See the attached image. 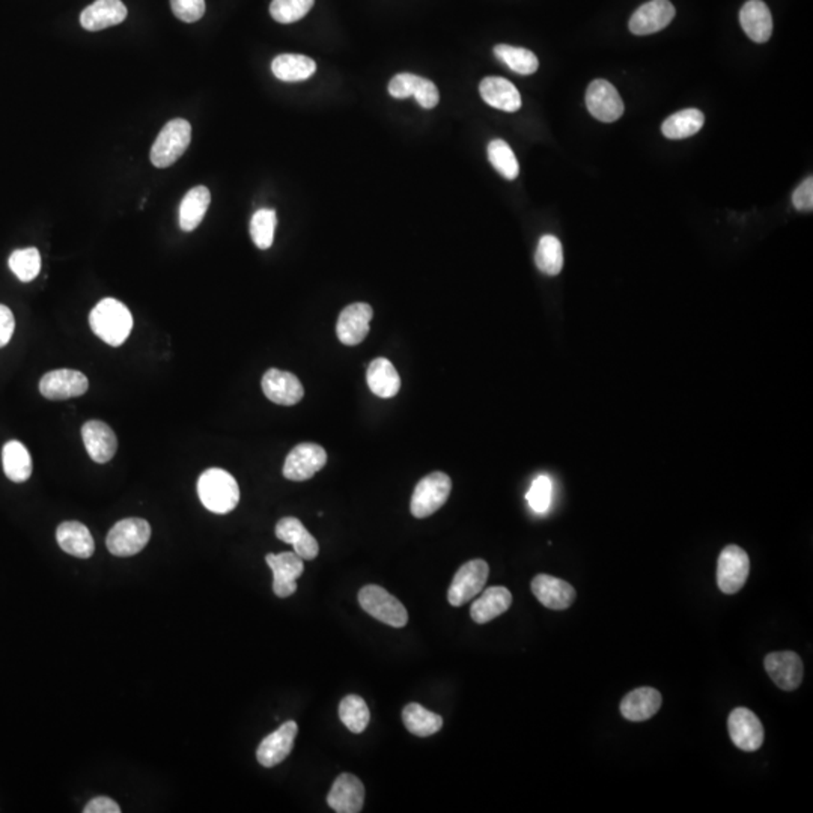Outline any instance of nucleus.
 <instances>
[{
	"label": "nucleus",
	"instance_id": "1",
	"mask_svg": "<svg viewBox=\"0 0 813 813\" xmlns=\"http://www.w3.org/2000/svg\"><path fill=\"white\" fill-rule=\"evenodd\" d=\"M89 326L106 344L119 347L130 336L133 317L121 301L117 299H103L89 313Z\"/></svg>",
	"mask_w": 813,
	"mask_h": 813
},
{
	"label": "nucleus",
	"instance_id": "2",
	"mask_svg": "<svg viewBox=\"0 0 813 813\" xmlns=\"http://www.w3.org/2000/svg\"><path fill=\"white\" fill-rule=\"evenodd\" d=\"M198 494L205 508L214 513H228L239 502V483L227 470L208 469L198 479Z\"/></svg>",
	"mask_w": 813,
	"mask_h": 813
},
{
	"label": "nucleus",
	"instance_id": "3",
	"mask_svg": "<svg viewBox=\"0 0 813 813\" xmlns=\"http://www.w3.org/2000/svg\"><path fill=\"white\" fill-rule=\"evenodd\" d=\"M192 139V126L190 122L181 117L168 122L160 133L157 136L153 148H151V163L156 168L165 169L174 165L179 157L186 153Z\"/></svg>",
	"mask_w": 813,
	"mask_h": 813
},
{
	"label": "nucleus",
	"instance_id": "4",
	"mask_svg": "<svg viewBox=\"0 0 813 813\" xmlns=\"http://www.w3.org/2000/svg\"><path fill=\"white\" fill-rule=\"evenodd\" d=\"M359 603L366 614L386 625L402 628L409 622V614L404 605L389 594L384 587L377 584L361 587L359 591Z\"/></svg>",
	"mask_w": 813,
	"mask_h": 813
},
{
	"label": "nucleus",
	"instance_id": "5",
	"mask_svg": "<svg viewBox=\"0 0 813 813\" xmlns=\"http://www.w3.org/2000/svg\"><path fill=\"white\" fill-rule=\"evenodd\" d=\"M452 490V481L443 472H434L419 481L414 488L410 511L413 517L426 518L437 513L446 502Z\"/></svg>",
	"mask_w": 813,
	"mask_h": 813
},
{
	"label": "nucleus",
	"instance_id": "6",
	"mask_svg": "<svg viewBox=\"0 0 813 813\" xmlns=\"http://www.w3.org/2000/svg\"><path fill=\"white\" fill-rule=\"evenodd\" d=\"M151 540V526L144 518H126L117 522L107 535V548L115 556H135Z\"/></svg>",
	"mask_w": 813,
	"mask_h": 813
},
{
	"label": "nucleus",
	"instance_id": "7",
	"mask_svg": "<svg viewBox=\"0 0 813 813\" xmlns=\"http://www.w3.org/2000/svg\"><path fill=\"white\" fill-rule=\"evenodd\" d=\"M490 575V566L483 559L465 562L464 565L453 575L449 586L448 601L453 607H462L465 603L473 600L483 591Z\"/></svg>",
	"mask_w": 813,
	"mask_h": 813
},
{
	"label": "nucleus",
	"instance_id": "8",
	"mask_svg": "<svg viewBox=\"0 0 813 813\" xmlns=\"http://www.w3.org/2000/svg\"><path fill=\"white\" fill-rule=\"evenodd\" d=\"M750 573L747 553L738 545L723 548L717 562V584L720 591L734 595L743 589Z\"/></svg>",
	"mask_w": 813,
	"mask_h": 813
},
{
	"label": "nucleus",
	"instance_id": "9",
	"mask_svg": "<svg viewBox=\"0 0 813 813\" xmlns=\"http://www.w3.org/2000/svg\"><path fill=\"white\" fill-rule=\"evenodd\" d=\"M326 462V449L320 444H297L296 448L288 453L283 464V476L294 483H303L322 470Z\"/></svg>",
	"mask_w": 813,
	"mask_h": 813
},
{
	"label": "nucleus",
	"instance_id": "10",
	"mask_svg": "<svg viewBox=\"0 0 813 813\" xmlns=\"http://www.w3.org/2000/svg\"><path fill=\"white\" fill-rule=\"evenodd\" d=\"M732 743L744 752H757L764 744V727L757 714L748 708H736L727 718Z\"/></svg>",
	"mask_w": 813,
	"mask_h": 813
},
{
	"label": "nucleus",
	"instance_id": "11",
	"mask_svg": "<svg viewBox=\"0 0 813 813\" xmlns=\"http://www.w3.org/2000/svg\"><path fill=\"white\" fill-rule=\"evenodd\" d=\"M587 110L601 122L618 121L624 115V101L612 83L596 78L586 91Z\"/></svg>",
	"mask_w": 813,
	"mask_h": 813
},
{
	"label": "nucleus",
	"instance_id": "12",
	"mask_svg": "<svg viewBox=\"0 0 813 813\" xmlns=\"http://www.w3.org/2000/svg\"><path fill=\"white\" fill-rule=\"evenodd\" d=\"M89 389L87 377L80 371H50L39 381V391L44 398L52 401L70 400L86 393Z\"/></svg>",
	"mask_w": 813,
	"mask_h": 813
},
{
	"label": "nucleus",
	"instance_id": "13",
	"mask_svg": "<svg viewBox=\"0 0 813 813\" xmlns=\"http://www.w3.org/2000/svg\"><path fill=\"white\" fill-rule=\"evenodd\" d=\"M767 674L775 681L778 688L783 692H794L800 687L805 676V666L800 655L792 651H780L771 653L764 660Z\"/></svg>",
	"mask_w": 813,
	"mask_h": 813
},
{
	"label": "nucleus",
	"instance_id": "14",
	"mask_svg": "<svg viewBox=\"0 0 813 813\" xmlns=\"http://www.w3.org/2000/svg\"><path fill=\"white\" fill-rule=\"evenodd\" d=\"M267 564L273 571V591L279 598H288L297 591V579L305 571L303 559L296 552L267 554Z\"/></svg>",
	"mask_w": 813,
	"mask_h": 813
},
{
	"label": "nucleus",
	"instance_id": "15",
	"mask_svg": "<svg viewBox=\"0 0 813 813\" xmlns=\"http://www.w3.org/2000/svg\"><path fill=\"white\" fill-rule=\"evenodd\" d=\"M675 13V6L669 0H651L631 15L628 26L635 36H651L669 26Z\"/></svg>",
	"mask_w": 813,
	"mask_h": 813
},
{
	"label": "nucleus",
	"instance_id": "16",
	"mask_svg": "<svg viewBox=\"0 0 813 813\" xmlns=\"http://www.w3.org/2000/svg\"><path fill=\"white\" fill-rule=\"evenodd\" d=\"M374 317V310L366 303H352L340 312L336 333L340 342L349 347H354L365 340L370 333L371 320Z\"/></svg>",
	"mask_w": 813,
	"mask_h": 813
},
{
	"label": "nucleus",
	"instance_id": "17",
	"mask_svg": "<svg viewBox=\"0 0 813 813\" xmlns=\"http://www.w3.org/2000/svg\"><path fill=\"white\" fill-rule=\"evenodd\" d=\"M264 395L278 405H296L303 400L305 389L296 375L287 371L269 370L261 381Z\"/></svg>",
	"mask_w": 813,
	"mask_h": 813
},
{
	"label": "nucleus",
	"instance_id": "18",
	"mask_svg": "<svg viewBox=\"0 0 813 813\" xmlns=\"http://www.w3.org/2000/svg\"><path fill=\"white\" fill-rule=\"evenodd\" d=\"M297 734L299 727L296 722L290 720L283 723L278 731L271 732L270 736L262 739L257 750L258 762L266 768H271L285 761L294 747Z\"/></svg>",
	"mask_w": 813,
	"mask_h": 813
},
{
	"label": "nucleus",
	"instance_id": "19",
	"mask_svg": "<svg viewBox=\"0 0 813 813\" xmlns=\"http://www.w3.org/2000/svg\"><path fill=\"white\" fill-rule=\"evenodd\" d=\"M365 803V787L354 775L342 773L327 794V805L338 813H359Z\"/></svg>",
	"mask_w": 813,
	"mask_h": 813
},
{
	"label": "nucleus",
	"instance_id": "20",
	"mask_svg": "<svg viewBox=\"0 0 813 813\" xmlns=\"http://www.w3.org/2000/svg\"><path fill=\"white\" fill-rule=\"evenodd\" d=\"M531 587L541 605L552 610L568 609L577 596L574 587L571 586L570 583L553 575H536L535 579L532 580Z\"/></svg>",
	"mask_w": 813,
	"mask_h": 813
},
{
	"label": "nucleus",
	"instance_id": "21",
	"mask_svg": "<svg viewBox=\"0 0 813 813\" xmlns=\"http://www.w3.org/2000/svg\"><path fill=\"white\" fill-rule=\"evenodd\" d=\"M82 439L89 457L98 464L109 462L117 453V435L107 423L101 421L85 423L82 426Z\"/></svg>",
	"mask_w": 813,
	"mask_h": 813
},
{
	"label": "nucleus",
	"instance_id": "22",
	"mask_svg": "<svg viewBox=\"0 0 813 813\" xmlns=\"http://www.w3.org/2000/svg\"><path fill=\"white\" fill-rule=\"evenodd\" d=\"M127 14L128 11L121 0H96L83 9L80 25L89 32L103 31L124 22Z\"/></svg>",
	"mask_w": 813,
	"mask_h": 813
},
{
	"label": "nucleus",
	"instance_id": "23",
	"mask_svg": "<svg viewBox=\"0 0 813 813\" xmlns=\"http://www.w3.org/2000/svg\"><path fill=\"white\" fill-rule=\"evenodd\" d=\"M739 23L748 38L755 43H767L773 34V17L762 0H748L739 11Z\"/></svg>",
	"mask_w": 813,
	"mask_h": 813
},
{
	"label": "nucleus",
	"instance_id": "24",
	"mask_svg": "<svg viewBox=\"0 0 813 813\" xmlns=\"http://www.w3.org/2000/svg\"><path fill=\"white\" fill-rule=\"evenodd\" d=\"M479 94L488 106L513 114L522 107V96L513 83L503 77H485L479 85Z\"/></svg>",
	"mask_w": 813,
	"mask_h": 813
},
{
	"label": "nucleus",
	"instance_id": "25",
	"mask_svg": "<svg viewBox=\"0 0 813 813\" xmlns=\"http://www.w3.org/2000/svg\"><path fill=\"white\" fill-rule=\"evenodd\" d=\"M276 536L283 543L291 544L294 552L303 561H313L320 553L318 541L310 535L303 523L296 517H285L276 524Z\"/></svg>",
	"mask_w": 813,
	"mask_h": 813
},
{
	"label": "nucleus",
	"instance_id": "26",
	"mask_svg": "<svg viewBox=\"0 0 813 813\" xmlns=\"http://www.w3.org/2000/svg\"><path fill=\"white\" fill-rule=\"evenodd\" d=\"M663 697L655 688L639 687L622 699L621 714L630 722H645L660 711Z\"/></svg>",
	"mask_w": 813,
	"mask_h": 813
},
{
	"label": "nucleus",
	"instance_id": "27",
	"mask_svg": "<svg viewBox=\"0 0 813 813\" xmlns=\"http://www.w3.org/2000/svg\"><path fill=\"white\" fill-rule=\"evenodd\" d=\"M511 605H513V594L506 587H488L470 607V616L476 624L483 625L508 612Z\"/></svg>",
	"mask_w": 813,
	"mask_h": 813
},
{
	"label": "nucleus",
	"instance_id": "28",
	"mask_svg": "<svg viewBox=\"0 0 813 813\" xmlns=\"http://www.w3.org/2000/svg\"><path fill=\"white\" fill-rule=\"evenodd\" d=\"M59 547L71 556L87 559L96 552V543L91 532L78 522H66L59 524L56 531Z\"/></svg>",
	"mask_w": 813,
	"mask_h": 813
},
{
	"label": "nucleus",
	"instance_id": "29",
	"mask_svg": "<svg viewBox=\"0 0 813 813\" xmlns=\"http://www.w3.org/2000/svg\"><path fill=\"white\" fill-rule=\"evenodd\" d=\"M366 381L371 391L379 398H393L400 391L401 377L391 361L379 357L371 361L366 371Z\"/></svg>",
	"mask_w": 813,
	"mask_h": 813
},
{
	"label": "nucleus",
	"instance_id": "30",
	"mask_svg": "<svg viewBox=\"0 0 813 813\" xmlns=\"http://www.w3.org/2000/svg\"><path fill=\"white\" fill-rule=\"evenodd\" d=\"M211 202V193L205 186H196L184 196L179 205V228L186 232L195 231L204 220Z\"/></svg>",
	"mask_w": 813,
	"mask_h": 813
},
{
	"label": "nucleus",
	"instance_id": "31",
	"mask_svg": "<svg viewBox=\"0 0 813 813\" xmlns=\"http://www.w3.org/2000/svg\"><path fill=\"white\" fill-rule=\"evenodd\" d=\"M273 75L282 82H303L312 77L317 71V64L305 55L285 53L274 57L271 62Z\"/></svg>",
	"mask_w": 813,
	"mask_h": 813
},
{
	"label": "nucleus",
	"instance_id": "32",
	"mask_svg": "<svg viewBox=\"0 0 813 813\" xmlns=\"http://www.w3.org/2000/svg\"><path fill=\"white\" fill-rule=\"evenodd\" d=\"M2 464L6 478L13 483H26L27 479L31 478V453L18 440H11L8 443H5L2 449Z\"/></svg>",
	"mask_w": 813,
	"mask_h": 813
},
{
	"label": "nucleus",
	"instance_id": "33",
	"mask_svg": "<svg viewBox=\"0 0 813 813\" xmlns=\"http://www.w3.org/2000/svg\"><path fill=\"white\" fill-rule=\"evenodd\" d=\"M705 117L700 110L686 109L676 114L670 115L663 126H661V133L672 140L687 139L692 136L699 133L700 128L704 127Z\"/></svg>",
	"mask_w": 813,
	"mask_h": 813
},
{
	"label": "nucleus",
	"instance_id": "34",
	"mask_svg": "<svg viewBox=\"0 0 813 813\" xmlns=\"http://www.w3.org/2000/svg\"><path fill=\"white\" fill-rule=\"evenodd\" d=\"M402 722L407 731L416 737H431L443 727V718L439 714L428 711L422 705L409 704L402 711Z\"/></svg>",
	"mask_w": 813,
	"mask_h": 813
},
{
	"label": "nucleus",
	"instance_id": "35",
	"mask_svg": "<svg viewBox=\"0 0 813 813\" xmlns=\"http://www.w3.org/2000/svg\"><path fill=\"white\" fill-rule=\"evenodd\" d=\"M494 55L499 61L503 62L509 70L522 76H531L538 70L540 61L535 53L527 48L513 47L506 44H499L494 47Z\"/></svg>",
	"mask_w": 813,
	"mask_h": 813
},
{
	"label": "nucleus",
	"instance_id": "36",
	"mask_svg": "<svg viewBox=\"0 0 813 813\" xmlns=\"http://www.w3.org/2000/svg\"><path fill=\"white\" fill-rule=\"evenodd\" d=\"M535 264L538 270L547 276H557L561 273L564 269V249L554 235L541 237L536 248Z\"/></svg>",
	"mask_w": 813,
	"mask_h": 813
},
{
	"label": "nucleus",
	"instance_id": "37",
	"mask_svg": "<svg viewBox=\"0 0 813 813\" xmlns=\"http://www.w3.org/2000/svg\"><path fill=\"white\" fill-rule=\"evenodd\" d=\"M340 722L344 723V727L352 734H361L370 725V708L361 696L350 695L340 700Z\"/></svg>",
	"mask_w": 813,
	"mask_h": 813
},
{
	"label": "nucleus",
	"instance_id": "38",
	"mask_svg": "<svg viewBox=\"0 0 813 813\" xmlns=\"http://www.w3.org/2000/svg\"><path fill=\"white\" fill-rule=\"evenodd\" d=\"M488 160L503 178L515 179L520 174L517 157L504 140L494 139L488 144Z\"/></svg>",
	"mask_w": 813,
	"mask_h": 813
},
{
	"label": "nucleus",
	"instance_id": "39",
	"mask_svg": "<svg viewBox=\"0 0 813 813\" xmlns=\"http://www.w3.org/2000/svg\"><path fill=\"white\" fill-rule=\"evenodd\" d=\"M278 225L276 211L270 208L258 209L250 220V237L258 249L267 250L274 241V231Z\"/></svg>",
	"mask_w": 813,
	"mask_h": 813
},
{
	"label": "nucleus",
	"instance_id": "40",
	"mask_svg": "<svg viewBox=\"0 0 813 813\" xmlns=\"http://www.w3.org/2000/svg\"><path fill=\"white\" fill-rule=\"evenodd\" d=\"M8 264L22 282H31L41 271V255L36 248L20 249L9 257Z\"/></svg>",
	"mask_w": 813,
	"mask_h": 813
},
{
	"label": "nucleus",
	"instance_id": "41",
	"mask_svg": "<svg viewBox=\"0 0 813 813\" xmlns=\"http://www.w3.org/2000/svg\"><path fill=\"white\" fill-rule=\"evenodd\" d=\"M313 4L315 0H273L270 5L271 17L283 25L296 23L310 13Z\"/></svg>",
	"mask_w": 813,
	"mask_h": 813
},
{
	"label": "nucleus",
	"instance_id": "42",
	"mask_svg": "<svg viewBox=\"0 0 813 813\" xmlns=\"http://www.w3.org/2000/svg\"><path fill=\"white\" fill-rule=\"evenodd\" d=\"M553 483L552 479L541 474L532 483L527 492V502L531 508L538 513H547L552 504Z\"/></svg>",
	"mask_w": 813,
	"mask_h": 813
},
{
	"label": "nucleus",
	"instance_id": "43",
	"mask_svg": "<svg viewBox=\"0 0 813 813\" xmlns=\"http://www.w3.org/2000/svg\"><path fill=\"white\" fill-rule=\"evenodd\" d=\"M170 6L181 22L195 23L204 17L205 0H170Z\"/></svg>",
	"mask_w": 813,
	"mask_h": 813
},
{
	"label": "nucleus",
	"instance_id": "44",
	"mask_svg": "<svg viewBox=\"0 0 813 813\" xmlns=\"http://www.w3.org/2000/svg\"><path fill=\"white\" fill-rule=\"evenodd\" d=\"M421 80H422V77L410 75V73H401V75H396L395 77L391 78V83H389V94H391L393 98H398V100L414 97V94L418 91Z\"/></svg>",
	"mask_w": 813,
	"mask_h": 813
},
{
	"label": "nucleus",
	"instance_id": "45",
	"mask_svg": "<svg viewBox=\"0 0 813 813\" xmlns=\"http://www.w3.org/2000/svg\"><path fill=\"white\" fill-rule=\"evenodd\" d=\"M414 98L418 101L419 106H422L423 109H434L440 101L439 89L434 83L422 77L419 83L418 91L414 94Z\"/></svg>",
	"mask_w": 813,
	"mask_h": 813
},
{
	"label": "nucleus",
	"instance_id": "46",
	"mask_svg": "<svg viewBox=\"0 0 813 813\" xmlns=\"http://www.w3.org/2000/svg\"><path fill=\"white\" fill-rule=\"evenodd\" d=\"M792 204L800 211H810L813 208V179L808 178L792 193Z\"/></svg>",
	"mask_w": 813,
	"mask_h": 813
},
{
	"label": "nucleus",
	"instance_id": "47",
	"mask_svg": "<svg viewBox=\"0 0 813 813\" xmlns=\"http://www.w3.org/2000/svg\"><path fill=\"white\" fill-rule=\"evenodd\" d=\"M15 320L8 306L0 305V349L8 344L14 335Z\"/></svg>",
	"mask_w": 813,
	"mask_h": 813
},
{
	"label": "nucleus",
	"instance_id": "48",
	"mask_svg": "<svg viewBox=\"0 0 813 813\" xmlns=\"http://www.w3.org/2000/svg\"><path fill=\"white\" fill-rule=\"evenodd\" d=\"M85 813H119V806L115 803L109 797H97L94 800L87 803L86 808L83 809Z\"/></svg>",
	"mask_w": 813,
	"mask_h": 813
}]
</instances>
